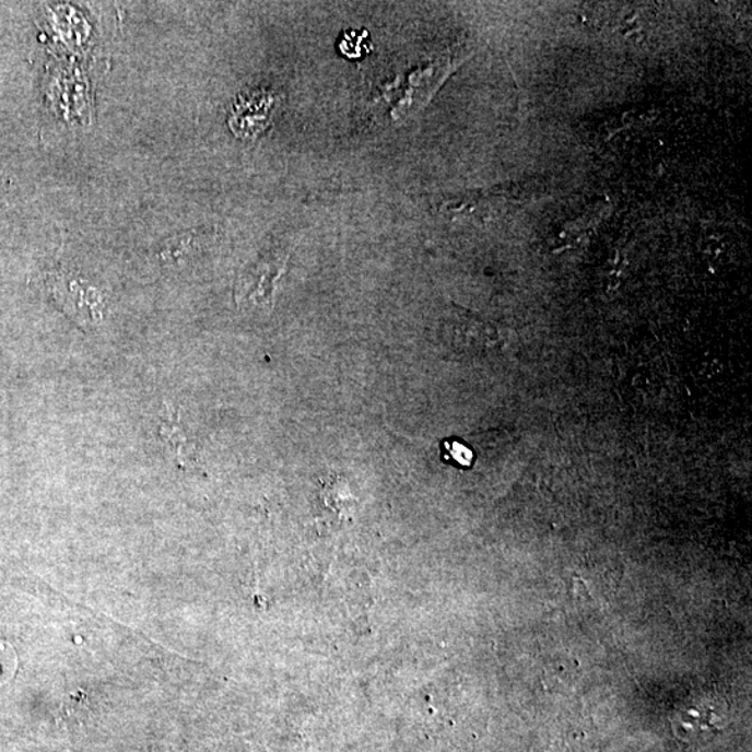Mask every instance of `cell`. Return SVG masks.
Segmentation results:
<instances>
[{
	"instance_id": "cell-2",
	"label": "cell",
	"mask_w": 752,
	"mask_h": 752,
	"mask_svg": "<svg viewBox=\"0 0 752 752\" xmlns=\"http://www.w3.org/2000/svg\"><path fill=\"white\" fill-rule=\"evenodd\" d=\"M446 344L459 353L491 352L500 345L495 329L479 319H461L445 327Z\"/></svg>"
},
{
	"instance_id": "cell-1",
	"label": "cell",
	"mask_w": 752,
	"mask_h": 752,
	"mask_svg": "<svg viewBox=\"0 0 752 752\" xmlns=\"http://www.w3.org/2000/svg\"><path fill=\"white\" fill-rule=\"evenodd\" d=\"M289 254L286 250H274L258 259L247 269L242 278L238 297L250 299L256 304L272 306L274 287L279 278L286 271Z\"/></svg>"
}]
</instances>
